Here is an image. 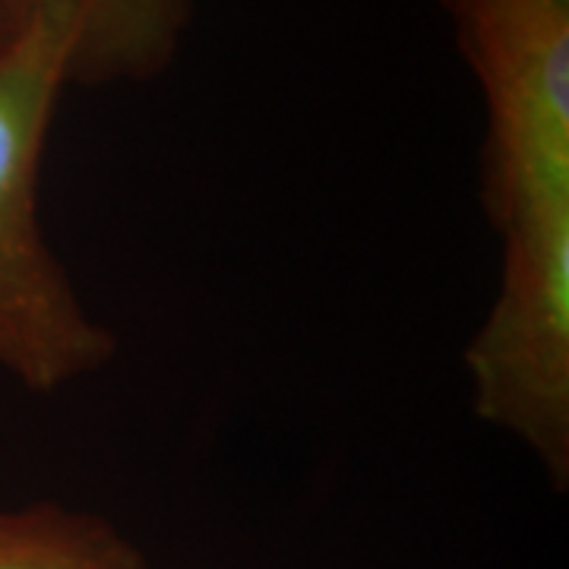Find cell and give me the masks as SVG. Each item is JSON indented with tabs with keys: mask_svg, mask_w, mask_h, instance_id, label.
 Returning a JSON list of instances; mask_svg holds the SVG:
<instances>
[{
	"mask_svg": "<svg viewBox=\"0 0 569 569\" xmlns=\"http://www.w3.org/2000/svg\"><path fill=\"white\" fill-rule=\"evenodd\" d=\"M17 29H20V20L13 17L10 3H7V0H0V48L13 39V32H17Z\"/></svg>",
	"mask_w": 569,
	"mask_h": 569,
	"instance_id": "cell-6",
	"label": "cell"
},
{
	"mask_svg": "<svg viewBox=\"0 0 569 569\" xmlns=\"http://www.w3.org/2000/svg\"><path fill=\"white\" fill-rule=\"evenodd\" d=\"M17 20L41 17L73 39L70 82L149 80L178 54L190 0H7Z\"/></svg>",
	"mask_w": 569,
	"mask_h": 569,
	"instance_id": "cell-4",
	"label": "cell"
},
{
	"mask_svg": "<svg viewBox=\"0 0 569 569\" xmlns=\"http://www.w3.org/2000/svg\"><path fill=\"white\" fill-rule=\"evenodd\" d=\"M488 99L493 228L569 212V0H443Z\"/></svg>",
	"mask_w": 569,
	"mask_h": 569,
	"instance_id": "cell-2",
	"label": "cell"
},
{
	"mask_svg": "<svg viewBox=\"0 0 569 569\" xmlns=\"http://www.w3.org/2000/svg\"><path fill=\"white\" fill-rule=\"evenodd\" d=\"M500 282L466 348L471 406L569 481V216L509 224Z\"/></svg>",
	"mask_w": 569,
	"mask_h": 569,
	"instance_id": "cell-3",
	"label": "cell"
},
{
	"mask_svg": "<svg viewBox=\"0 0 569 569\" xmlns=\"http://www.w3.org/2000/svg\"><path fill=\"white\" fill-rule=\"evenodd\" d=\"M0 569H152L111 519L61 503L0 507Z\"/></svg>",
	"mask_w": 569,
	"mask_h": 569,
	"instance_id": "cell-5",
	"label": "cell"
},
{
	"mask_svg": "<svg viewBox=\"0 0 569 569\" xmlns=\"http://www.w3.org/2000/svg\"><path fill=\"white\" fill-rule=\"evenodd\" d=\"M73 39L29 17L0 48V370L58 392L114 358V332L89 310L39 219V168Z\"/></svg>",
	"mask_w": 569,
	"mask_h": 569,
	"instance_id": "cell-1",
	"label": "cell"
}]
</instances>
